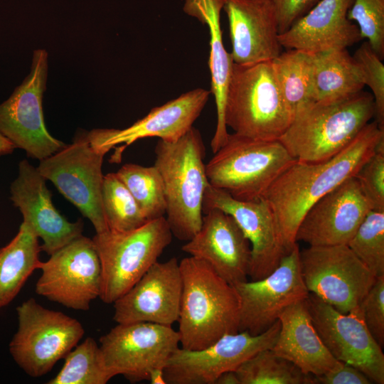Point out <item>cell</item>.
Listing matches in <instances>:
<instances>
[{"label":"cell","instance_id":"6da1fadb","mask_svg":"<svg viewBox=\"0 0 384 384\" xmlns=\"http://www.w3.org/2000/svg\"><path fill=\"white\" fill-rule=\"evenodd\" d=\"M384 137L373 121L341 151L328 161H296L271 185L262 199L270 207L284 246L289 252L297 243L298 227L309 207L349 177L353 176Z\"/></svg>","mask_w":384,"mask_h":384},{"label":"cell","instance_id":"7a4b0ae2","mask_svg":"<svg viewBox=\"0 0 384 384\" xmlns=\"http://www.w3.org/2000/svg\"><path fill=\"white\" fill-rule=\"evenodd\" d=\"M179 267L182 293L178 319L181 348L199 350L239 332L240 298L235 287L203 260L188 256Z\"/></svg>","mask_w":384,"mask_h":384},{"label":"cell","instance_id":"3957f363","mask_svg":"<svg viewBox=\"0 0 384 384\" xmlns=\"http://www.w3.org/2000/svg\"><path fill=\"white\" fill-rule=\"evenodd\" d=\"M373 116V97L363 90L314 102L296 114L279 141L297 161H326L345 149Z\"/></svg>","mask_w":384,"mask_h":384},{"label":"cell","instance_id":"277c9868","mask_svg":"<svg viewBox=\"0 0 384 384\" xmlns=\"http://www.w3.org/2000/svg\"><path fill=\"white\" fill-rule=\"evenodd\" d=\"M154 152V166L164 186L166 222L173 235L187 242L201 226L203 196L209 185L202 137L192 127L175 142L159 139Z\"/></svg>","mask_w":384,"mask_h":384},{"label":"cell","instance_id":"5b68a950","mask_svg":"<svg viewBox=\"0 0 384 384\" xmlns=\"http://www.w3.org/2000/svg\"><path fill=\"white\" fill-rule=\"evenodd\" d=\"M292 119L271 60L245 65L233 63L223 114L227 128L242 137L279 140Z\"/></svg>","mask_w":384,"mask_h":384},{"label":"cell","instance_id":"8992f818","mask_svg":"<svg viewBox=\"0 0 384 384\" xmlns=\"http://www.w3.org/2000/svg\"><path fill=\"white\" fill-rule=\"evenodd\" d=\"M296 161L279 140L233 133L206 164V175L210 185L233 198L257 201Z\"/></svg>","mask_w":384,"mask_h":384},{"label":"cell","instance_id":"52a82bcc","mask_svg":"<svg viewBox=\"0 0 384 384\" xmlns=\"http://www.w3.org/2000/svg\"><path fill=\"white\" fill-rule=\"evenodd\" d=\"M172 236L164 216L132 230L96 233L92 239L101 264V300L113 304L129 290L158 261Z\"/></svg>","mask_w":384,"mask_h":384},{"label":"cell","instance_id":"ba28073f","mask_svg":"<svg viewBox=\"0 0 384 384\" xmlns=\"http://www.w3.org/2000/svg\"><path fill=\"white\" fill-rule=\"evenodd\" d=\"M18 328L9 345L16 364L29 376L50 372L85 334L82 324L58 311L45 308L34 298L16 307Z\"/></svg>","mask_w":384,"mask_h":384},{"label":"cell","instance_id":"9c48e42d","mask_svg":"<svg viewBox=\"0 0 384 384\" xmlns=\"http://www.w3.org/2000/svg\"><path fill=\"white\" fill-rule=\"evenodd\" d=\"M48 73V54L44 49L33 53L29 74L10 97L0 104V133L33 159L41 161L67 144L47 130L43 97Z\"/></svg>","mask_w":384,"mask_h":384},{"label":"cell","instance_id":"30bf717a","mask_svg":"<svg viewBox=\"0 0 384 384\" xmlns=\"http://www.w3.org/2000/svg\"><path fill=\"white\" fill-rule=\"evenodd\" d=\"M105 152L90 142L87 134L40 161L37 169L92 223L96 233L109 230L102 209V166Z\"/></svg>","mask_w":384,"mask_h":384},{"label":"cell","instance_id":"8fae6325","mask_svg":"<svg viewBox=\"0 0 384 384\" xmlns=\"http://www.w3.org/2000/svg\"><path fill=\"white\" fill-rule=\"evenodd\" d=\"M299 265L309 293L343 314L360 305L376 279L347 245L309 246L299 250Z\"/></svg>","mask_w":384,"mask_h":384},{"label":"cell","instance_id":"7c38bea8","mask_svg":"<svg viewBox=\"0 0 384 384\" xmlns=\"http://www.w3.org/2000/svg\"><path fill=\"white\" fill-rule=\"evenodd\" d=\"M179 344L178 331L171 326L150 322L117 324L100 338L111 378L121 375L132 383L149 381L153 370L164 369Z\"/></svg>","mask_w":384,"mask_h":384},{"label":"cell","instance_id":"4fadbf2b","mask_svg":"<svg viewBox=\"0 0 384 384\" xmlns=\"http://www.w3.org/2000/svg\"><path fill=\"white\" fill-rule=\"evenodd\" d=\"M36 292L75 310L87 311L100 297L102 269L92 238L81 235L40 262Z\"/></svg>","mask_w":384,"mask_h":384},{"label":"cell","instance_id":"5bb4252c","mask_svg":"<svg viewBox=\"0 0 384 384\" xmlns=\"http://www.w3.org/2000/svg\"><path fill=\"white\" fill-rule=\"evenodd\" d=\"M279 329L278 319L258 335L239 331L226 334L202 349L178 347L164 368L165 380L168 384H215L224 372L235 370L257 352L271 349Z\"/></svg>","mask_w":384,"mask_h":384},{"label":"cell","instance_id":"9a60e30c","mask_svg":"<svg viewBox=\"0 0 384 384\" xmlns=\"http://www.w3.org/2000/svg\"><path fill=\"white\" fill-rule=\"evenodd\" d=\"M306 304L323 343L337 361L350 364L374 383H384V354L368 330L360 305L346 314L309 293Z\"/></svg>","mask_w":384,"mask_h":384},{"label":"cell","instance_id":"2e32d148","mask_svg":"<svg viewBox=\"0 0 384 384\" xmlns=\"http://www.w3.org/2000/svg\"><path fill=\"white\" fill-rule=\"evenodd\" d=\"M296 243L265 277L234 284L240 298L239 331L258 335L267 330L290 306L309 296L300 270Z\"/></svg>","mask_w":384,"mask_h":384},{"label":"cell","instance_id":"e0dca14e","mask_svg":"<svg viewBox=\"0 0 384 384\" xmlns=\"http://www.w3.org/2000/svg\"><path fill=\"white\" fill-rule=\"evenodd\" d=\"M210 92L196 88L156 107L143 118L129 127L95 129L87 133L90 144L106 154L117 145L112 161H119L124 149L139 139L158 137L165 142H175L192 127L203 110Z\"/></svg>","mask_w":384,"mask_h":384},{"label":"cell","instance_id":"ac0fdd59","mask_svg":"<svg viewBox=\"0 0 384 384\" xmlns=\"http://www.w3.org/2000/svg\"><path fill=\"white\" fill-rule=\"evenodd\" d=\"M371 210L355 176L349 177L309 207L296 242L309 246L347 245Z\"/></svg>","mask_w":384,"mask_h":384},{"label":"cell","instance_id":"d6986e66","mask_svg":"<svg viewBox=\"0 0 384 384\" xmlns=\"http://www.w3.org/2000/svg\"><path fill=\"white\" fill-rule=\"evenodd\" d=\"M210 208H218L230 215L248 239L251 245L248 276L250 280L267 276L288 253L274 215L265 200H237L227 192L209 184L203 196V213Z\"/></svg>","mask_w":384,"mask_h":384},{"label":"cell","instance_id":"ffe728a7","mask_svg":"<svg viewBox=\"0 0 384 384\" xmlns=\"http://www.w3.org/2000/svg\"><path fill=\"white\" fill-rule=\"evenodd\" d=\"M182 278L176 257L156 262L114 303L117 324L150 322L172 326L178 321Z\"/></svg>","mask_w":384,"mask_h":384},{"label":"cell","instance_id":"44dd1931","mask_svg":"<svg viewBox=\"0 0 384 384\" xmlns=\"http://www.w3.org/2000/svg\"><path fill=\"white\" fill-rule=\"evenodd\" d=\"M46 179L28 160L18 164V176L10 187L11 200L43 240L41 250L49 256L82 235L83 222L68 221L53 204Z\"/></svg>","mask_w":384,"mask_h":384},{"label":"cell","instance_id":"7402d4cb","mask_svg":"<svg viewBox=\"0 0 384 384\" xmlns=\"http://www.w3.org/2000/svg\"><path fill=\"white\" fill-rule=\"evenodd\" d=\"M181 249L206 262L232 285L247 280L250 243L235 219L220 209L203 213L199 230Z\"/></svg>","mask_w":384,"mask_h":384},{"label":"cell","instance_id":"603a6c76","mask_svg":"<svg viewBox=\"0 0 384 384\" xmlns=\"http://www.w3.org/2000/svg\"><path fill=\"white\" fill-rule=\"evenodd\" d=\"M223 9L228 18L234 63L270 61L282 53L271 0H223Z\"/></svg>","mask_w":384,"mask_h":384},{"label":"cell","instance_id":"cb8c5ba5","mask_svg":"<svg viewBox=\"0 0 384 384\" xmlns=\"http://www.w3.org/2000/svg\"><path fill=\"white\" fill-rule=\"evenodd\" d=\"M353 0H320L299 18L279 41L287 50L315 53L347 48L361 40L356 24L348 19Z\"/></svg>","mask_w":384,"mask_h":384},{"label":"cell","instance_id":"d4e9b609","mask_svg":"<svg viewBox=\"0 0 384 384\" xmlns=\"http://www.w3.org/2000/svg\"><path fill=\"white\" fill-rule=\"evenodd\" d=\"M305 300L290 306L279 316V332L271 349L303 373L319 375L334 369L341 361L323 343Z\"/></svg>","mask_w":384,"mask_h":384},{"label":"cell","instance_id":"484cf974","mask_svg":"<svg viewBox=\"0 0 384 384\" xmlns=\"http://www.w3.org/2000/svg\"><path fill=\"white\" fill-rule=\"evenodd\" d=\"M223 0H186L184 12L208 26L210 34L209 68L211 75V92L215 97L217 123L210 146L216 152L226 142L228 128L223 120L227 87L233 60L225 50L220 27V11Z\"/></svg>","mask_w":384,"mask_h":384},{"label":"cell","instance_id":"4316f807","mask_svg":"<svg viewBox=\"0 0 384 384\" xmlns=\"http://www.w3.org/2000/svg\"><path fill=\"white\" fill-rule=\"evenodd\" d=\"M309 67L314 102L345 97L365 86L361 70L347 48L309 52Z\"/></svg>","mask_w":384,"mask_h":384},{"label":"cell","instance_id":"83f0119b","mask_svg":"<svg viewBox=\"0 0 384 384\" xmlns=\"http://www.w3.org/2000/svg\"><path fill=\"white\" fill-rule=\"evenodd\" d=\"M38 236L22 222L15 237L0 248V309L9 304L38 267L41 250Z\"/></svg>","mask_w":384,"mask_h":384},{"label":"cell","instance_id":"f1b7e54d","mask_svg":"<svg viewBox=\"0 0 384 384\" xmlns=\"http://www.w3.org/2000/svg\"><path fill=\"white\" fill-rule=\"evenodd\" d=\"M271 62L283 100L294 118L314 102L310 91L309 52L289 49Z\"/></svg>","mask_w":384,"mask_h":384},{"label":"cell","instance_id":"f546056e","mask_svg":"<svg viewBox=\"0 0 384 384\" xmlns=\"http://www.w3.org/2000/svg\"><path fill=\"white\" fill-rule=\"evenodd\" d=\"M115 174L129 189L147 221L164 216L166 210L164 186L154 165L126 164Z\"/></svg>","mask_w":384,"mask_h":384},{"label":"cell","instance_id":"4dcf8cb0","mask_svg":"<svg viewBox=\"0 0 384 384\" xmlns=\"http://www.w3.org/2000/svg\"><path fill=\"white\" fill-rule=\"evenodd\" d=\"M235 371L240 384H313L311 375L303 373L272 349L257 352Z\"/></svg>","mask_w":384,"mask_h":384},{"label":"cell","instance_id":"1f68e13d","mask_svg":"<svg viewBox=\"0 0 384 384\" xmlns=\"http://www.w3.org/2000/svg\"><path fill=\"white\" fill-rule=\"evenodd\" d=\"M59 373L48 384H106L112 379L100 345L91 337L77 344L65 357Z\"/></svg>","mask_w":384,"mask_h":384},{"label":"cell","instance_id":"d6a6232c","mask_svg":"<svg viewBox=\"0 0 384 384\" xmlns=\"http://www.w3.org/2000/svg\"><path fill=\"white\" fill-rule=\"evenodd\" d=\"M102 204L110 231L127 232L148 222L134 198L115 173L103 176Z\"/></svg>","mask_w":384,"mask_h":384},{"label":"cell","instance_id":"836d02e7","mask_svg":"<svg viewBox=\"0 0 384 384\" xmlns=\"http://www.w3.org/2000/svg\"><path fill=\"white\" fill-rule=\"evenodd\" d=\"M375 277L384 275V211L371 210L347 244Z\"/></svg>","mask_w":384,"mask_h":384},{"label":"cell","instance_id":"e575fe53","mask_svg":"<svg viewBox=\"0 0 384 384\" xmlns=\"http://www.w3.org/2000/svg\"><path fill=\"white\" fill-rule=\"evenodd\" d=\"M347 17L356 22L361 39H367L377 55L383 60L384 0H353Z\"/></svg>","mask_w":384,"mask_h":384},{"label":"cell","instance_id":"d590c367","mask_svg":"<svg viewBox=\"0 0 384 384\" xmlns=\"http://www.w3.org/2000/svg\"><path fill=\"white\" fill-rule=\"evenodd\" d=\"M353 58L362 73L365 85L370 87L374 101L375 122L384 130V65L368 41L363 43Z\"/></svg>","mask_w":384,"mask_h":384},{"label":"cell","instance_id":"8d00e7d4","mask_svg":"<svg viewBox=\"0 0 384 384\" xmlns=\"http://www.w3.org/2000/svg\"><path fill=\"white\" fill-rule=\"evenodd\" d=\"M355 177L372 210L384 211V137Z\"/></svg>","mask_w":384,"mask_h":384},{"label":"cell","instance_id":"74e56055","mask_svg":"<svg viewBox=\"0 0 384 384\" xmlns=\"http://www.w3.org/2000/svg\"><path fill=\"white\" fill-rule=\"evenodd\" d=\"M366 326L379 346H384V275L376 277L360 304Z\"/></svg>","mask_w":384,"mask_h":384},{"label":"cell","instance_id":"f35d334b","mask_svg":"<svg viewBox=\"0 0 384 384\" xmlns=\"http://www.w3.org/2000/svg\"><path fill=\"white\" fill-rule=\"evenodd\" d=\"M274 6L279 34L286 32L319 0H271Z\"/></svg>","mask_w":384,"mask_h":384},{"label":"cell","instance_id":"ab89813d","mask_svg":"<svg viewBox=\"0 0 384 384\" xmlns=\"http://www.w3.org/2000/svg\"><path fill=\"white\" fill-rule=\"evenodd\" d=\"M313 384H371L372 380L357 368L341 362L334 369L312 375Z\"/></svg>","mask_w":384,"mask_h":384},{"label":"cell","instance_id":"60d3db41","mask_svg":"<svg viewBox=\"0 0 384 384\" xmlns=\"http://www.w3.org/2000/svg\"><path fill=\"white\" fill-rule=\"evenodd\" d=\"M215 384H240V383L235 371L229 370L222 373Z\"/></svg>","mask_w":384,"mask_h":384},{"label":"cell","instance_id":"b9f144b4","mask_svg":"<svg viewBox=\"0 0 384 384\" xmlns=\"http://www.w3.org/2000/svg\"><path fill=\"white\" fill-rule=\"evenodd\" d=\"M149 381H150L151 384H166L164 369L158 368L153 370L150 374Z\"/></svg>","mask_w":384,"mask_h":384},{"label":"cell","instance_id":"7bdbcfd3","mask_svg":"<svg viewBox=\"0 0 384 384\" xmlns=\"http://www.w3.org/2000/svg\"><path fill=\"white\" fill-rule=\"evenodd\" d=\"M14 149V145L0 133V155L11 154Z\"/></svg>","mask_w":384,"mask_h":384}]
</instances>
